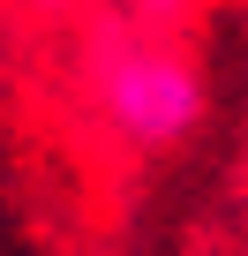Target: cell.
Listing matches in <instances>:
<instances>
[{"label": "cell", "mask_w": 248, "mask_h": 256, "mask_svg": "<svg viewBox=\"0 0 248 256\" xmlns=\"http://www.w3.org/2000/svg\"><path fill=\"white\" fill-rule=\"evenodd\" d=\"M136 8H143V23H158V30H166V23H181V16L196 8V0H136Z\"/></svg>", "instance_id": "obj_2"}, {"label": "cell", "mask_w": 248, "mask_h": 256, "mask_svg": "<svg viewBox=\"0 0 248 256\" xmlns=\"http://www.w3.org/2000/svg\"><path fill=\"white\" fill-rule=\"evenodd\" d=\"M98 113L128 144L166 151V144L196 136V120H203V76H196L188 53H173L158 38L105 46V60H98Z\"/></svg>", "instance_id": "obj_1"}]
</instances>
